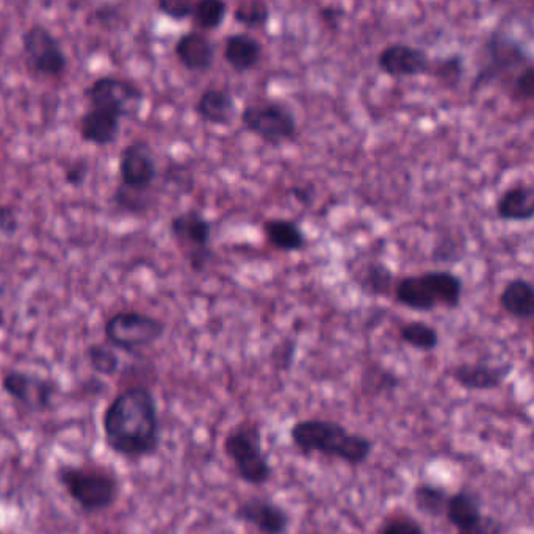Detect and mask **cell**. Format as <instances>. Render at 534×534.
Listing matches in <instances>:
<instances>
[{"label": "cell", "instance_id": "obj_4", "mask_svg": "<svg viewBox=\"0 0 534 534\" xmlns=\"http://www.w3.org/2000/svg\"><path fill=\"white\" fill-rule=\"evenodd\" d=\"M58 480L74 502L88 513L107 509L115 503L118 481L101 467L65 466L58 470Z\"/></svg>", "mask_w": 534, "mask_h": 534}, {"label": "cell", "instance_id": "obj_34", "mask_svg": "<svg viewBox=\"0 0 534 534\" xmlns=\"http://www.w3.org/2000/svg\"><path fill=\"white\" fill-rule=\"evenodd\" d=\"M193 7H195V4L188 2V0H160L159 4H157L160 13L170 19H174V21L192 18Z\"/></svg>", "mask_w": 534, "mask_h": 534}, {"label": "cell", "instance_id": "obj_12", "mask_svg": "<svg viewBox=\"0 0 534 534\" xmlns=\"http://www.w3.org/2000/svg\"><path fill=\"white\" fill-rule=\"evenodd\" d=\"M378 68L386 76L394 79L422 76L430 71L431 58L422 47L406 43H394L379 52Z\"/></svg>", "mask_w": 534, "mask_h": 534}, {"label": "cell", "instance_id": "obj_16", "mask_svg": "<svg viewBox=\"0 0 534 534\" xmlns=\"http://www.w3.org/2000/svg\"><path fill=\"white\" fill-rule=\"evenodd\" d=\"M394 296L395 303L406 307L409 311L425 314V312H433L439 307L433 287H431L425 273L405 276V278L395 282Z\"/></svg>", "mask_w": 534, "mask_h": 534}, {"label": "cell", "instance_id": "obj_11", "mask_svg": "<svg viewBox=\"0 0 534 534\" xmlns=\"http://www.w3.org/2000/svg\"><path fill=\"white\" fill-rule=\"evenodd\" d=\"M91 109L105 110L118 118H123L132 107H137L143 99L140 88L129 80L118 77H101L88 88Z\"/></svg>", "mask_w": 534, "mask_h": 534}, {"label": "cell", "instance_id": "obj_7", "mask_svg": "<svg viewBox=\"0 0 534 534\" xmlns=\"http://www.w3.org/2000/svg\"><path fill=\"white\" fill-rule=\"evenodd\" d=\"M171 234L184 249L185 259L195 273H203L212 259V224L199 210H187L171 220Z\"/></svg>", "mask_w": 534, "mask_h": 534}, {"label": "cell", "instance_id": "obj_32", "mask_svg": "<svg viewBox=\"0 0 534 534\" xmlns=\"http://www.w3.org/2000/svg\"><path fill=\"white\" fill-rule=\"evenodd\" d=\"M376 534H426V531L415 517L406 513H394L381 522Z\"/></svg>", "mask_w": 534, "mask_h": 534}, {"label": "cell", "instance_id": "obj_8", "mask_svg": "<svg viewBox=\"0 0 534 534\" xmlns=\"http://www.w3.org/2000/svg\"><path fill=\"white\" fill-rule=\"evenodd\" d=\"M165 332L159 318L140 312H118L105 325V337L113 347L135 351L157 342Z\"/></svg>", "mask_w": 534, "mask_h": 534}, {"label": "cell", "instance_id": "obj_5", "mask_svg": "<svg viewBox=\"0 0 534 534\" xmlns=\"http://www.w3.org/2000/svg\"><path fill=\"white\" fill-rule=\"evenodd\" d=\"M484 60L472 80V91L486 88L495 80L516 69L525 68L533 63L530 52L522 41L511 37L502 29L492 30L483 46Z\"/></svg>", "mask_w": 534, "mask_h": 534}, {"label": "cell", "instance_id": "obj_31", "mask_svg": "<svg viewBox=\"0 0 534 534\" xmlns=\"http://www.w3.org/2000/svg\"><path fill=\"white\" fill-rule=\"evenodd\" d=\"M270 5L264 0L240 2L234 10V21L246 29H264L270 21Z\"/></svg>", "mask_w": 534, "mask_h": 534}, {"label": "cell", "instance_id": "obj_28", "mask_svg": "<svg viewBox=\"0 0 534 534\" xmlns=\"http://www.w3.org/2000/svg\"><path fill=\"white\" fill-rule=\"evenodd\" d=\"M400 339L408 347L422 351V353L436 350L441 342L439 331L430 323L422 322V320H414L401 326Z\"/></svg>", "mask_w": 534, "mask_h": 534}, {"label": "cell", "instance_id": "obj_18", "mask_svg": "<svg viewBox=\"0 0 534 534\" xmlns=\"http://www.w3.org/2000/svg\"><path fill=\"white\" fill-rule=\"evenodd\" d=\"M497 217L511 223H527L534 217V188L531 184L519 182L513 187L506 188L498 198Z\"/></svg>", "mask_w": 534, "mask_h": 534}, {"label": "cell", "instance_id": "obj_20", "mask_svg": "<svg viewBox=\"0 0 534 534\" xmlns=\"http://www.w3.org/2000/svg\"><path fill=\"white\" fill-rule=\"evenodd\" d=\"M483 502L477 492L459 489L448 497L445 517L456 531L467 530L483 519Z\"/></svg>", "mask_w": 534, "mask_h": 534}, {"label": "cell", "instance_id": "obj_36", "mask_svg": "<svg viewBox=\"0 0 534 534\" xmlns=\"http://www.w3.org/2000/svg\"><path fill=\"white\" fill-rule=\"evenodd\" d=\"M296 343L292 339H284L273 350V362L281 369L287 370L292 367L295 359Z\"/></svg>", "mask_w": 534, "mask_h": 534}, {"label": "cell", "instance_id": "obj_15", "mask_svg": "<svg viewBox=\"0 0 534 534\" xmlns=\"http://www.w3.org/2000/svg\"><path fill=\"white\" fill-rule=\"evenodd\" d=\"M120 173L123 185L135 190H148L156 179V163L146 143H132L121 152Z\"/></svg>", "mask_w": 534, "mask_h": 534}, {"label": "cell", "instance_id": "obj_42", "mask_svg": "<svg viewBox=\"0 0 534 534\" xmlns=\"http://www.w3.org/2000/svg\"><path fill=\"white\" fill-rule=\"evenodd\" d=\"M4 323H5V315H4V311H2V307H0V328L4 326Z\"/></svg>", "mask_w": 534, "mask_h": 534}, {"label": "cell", "instance_id": "obj_29", "mask_svg": "<svg viewBox=\"0 0 534 534\" xmlns=\"http://www.w3.org/2000/svg\"><path fill=\"white\" fill-rule=\"evenodd\" d=\"M428 74L439 80L447 88L458 87L462 77L466 74V60L462 54L447 55V57L431 60Z\"/></svg>", "mask_w": 534, "mask_h": 534}, {"label": "cell", "instance_id": "obj_6", "mask_svg": "<svg viewBox=\"0 0 534 534\" xmlns=\"http://www.w3.org/2000/svg\"><path fill=\"white\" fill-rule=\"evenodd\" d=\"M240 121L248 132L271 146L295 140L298 132L295 113L289 105L271 99L246 105L240 113Z\"/></svg>", "mask_w": 534, "mask_h": 534}, {"label": "cell", "instance_id": "obj_39", "mask_svg": "<svg viewBox=\"0 0 534 534\" xmlns=\"http://www.w3.org/2000/svg\"><path fill=\"white\" fill-rule=\"evenodd\" d=\"M88 176V165L83 162H74L65 171V181L73 187H80Z\"/></svg>", "mask_w": 534, "mask_h": 534}, {"label": "cell", "instance_id": "obj_22", "mask_svg": "<svg viewBox=\"0 0 534 534\" xmlns=\"http://www.w3.org/2000/svg\"><path fill=\"white\" fill-rule=\"evenodd\" d=\"M498 301L509 317L524 322L534 317V289L528 279L513 278L506 282Z\"/></svg>", "mask_w": 534, "mask_h": 534}, {"label": "cell", "instance_id": "obj_19", "mask_svg": "<svg viewBox=\"0 0 534 534\" xmlns=\"http://www.w3.org/2000/svg\"><path fill=\"white\" fill-rule=\"evenodd\" d=\"M262 52V43L249 33H232L224 41V60L237 73H246L256 68L262 58Z\"/></svg>", "mask_w": 534, "mask_h": 534}, {"label": "cell", "instance_id": "obj_35", "mask_svg": "<svg viewBox=\"0 0 534 534\" xmlns=\"http://www.w3.org/2000/svg\"><path fill=\"white\" fill-rule=\"evenodd\" d=\"M514 91H516L517 96L524 101H531L534 98V66L531 65L525 66L519 74H517L516 79H514Z\"/></svg>", "mask_w": 534, "mask_h": 534}, {"label": "cell", "instance_id": "obj_40", "mask_svg": "<svg viewBox=\"0 0 534 534\" xmlns=\"http://www.w3.org/2000/svg\"><path fill=\"white\" fill-rule=\"evenodd\" d=\"M318 16L329 27H337L345 16V11L337 7H323L318 10Z\"/></svg>", "mask_w": 534, "mask_h": 534}, {"label": "cell", "instance_id": "obj_14", "mask_svg": "<svg viewBox=\"0 0 534 534\" xmlns=\"http://www.w3.org/2000/svg\"><path fill=\"white\" fill-rule=\"evenodd\" d=\"M2 387L11 398L32 409H46L51 406L54 397V381L33 378L22 372H10L2 379Z\"/></svg>", "mask_w": 534, "mask_h": 534}, {"label": "cell", "instance_id": "obj_21", "mask_svg": "<svg viewBox=\"0 0 534 534\" xmlns=\"http://www.w3.org/2000/svg\"><path fill=\"white\" fill-rule=\"evenodd\" d=\"M196 113L204 123L229 126L234 121L237 105L234 96L228 90L207 88L196 104Z\"/></svg>", "mask_w": 534, "mask_h": 534}, {"label": "cell", "instance_id": "obj_17", "mask_svg": "<svg viewBox=\"0 0 534 534\" xmlns=\"http://www.w3.org/2000/svg\"><path fill=\"white\" fill-rule=\"evenodd\" d=\"M176 57L184 68L193 73H203L215 62V46L201 32H187L179 38L174 47Z\"/></svg>", "mask_w": 534, "mask_h": 534}, {"label": "cell", "instance_id": "obj_24", "mask_svg": "<svg viewBox=\"0 0 534 534\" xmlns=\"http://www.w3.org/2000/svg\"><path fill=\"white\" fill-rule=\"evenodd\" d=\"M120 120L121 118L105 110H88L80 120V135L93 145H110L118 137Z\"/></svg>", "mask_w": 534, "mask_h": 534}, {"label": "cell", "instance_id": "obj_38", "mask_svg": "<svg viewBox=\"0 0 534 534\" xmlns=\"http://www.w3.org/2000/svg\"><path fill=\"white\" fill-rule=\"evenodd\" d=\"M18 232V218L16 213L10 207L0 204V234L15 235Z\"/></svg>", "mask_w": 534, "mask_h": 534}, {"label": "cell", "instance_id": "obj_30", "mask_svg": "<svg viewBox=\"0 0 534 534\" xmlns=\"http://www.w3.org/2000/svg\"><path fill=\"white\" fill-rule=\"evenodd\" d=\"M229 5L223 0H201L193 7V24L201 30H217L228 15Z\"/></svg>", "mask_w": 534, "mask_h": 534}, {"label": "cell", "instance_id": "obj_13", "mask_svg": "<svg viewBox=\"0 0 534 534\" xmlns=\"http://www.w3.org/2000/svg\"><path fill=\"white\" fill-rule=\"evenodd\" d=\"M514 365L509 364H459L450 370V378L461 389L470 392H489L505 384L513 373Z\"/></svg>", "mask_w": 534, "mask_h": 534}, {"label": "cell", "instance_id": "obj_25", "mask_svg": "<svg viewBox=\"0 0 534 534\" xmlns=\"http://www.w3.org/2000/svg\"><path fill=\"white\" fill-rule=\"evenodd\" d=\"M359 290L364 295L381 298L390 295L395 289V273L389 265L381 260H370L364 265L358 275L354 276Z\"/></svg>", "mask_w": 534, "mask_h": 534}, {"label": "cell", "instance_id": "obj_33", "mask_svg": "<svg viewBox=\"0 0 534 534\" xmlns=\"http://www.w3.org/2000/svg\"><path fill=\"white\" fill-rule=\"evenodd\" d=\"M87 356L94 372L101 373L104 376H112L118 372L120 359L116 356L115 351L110 350L109 347L99 345V343L91 345L87 350Z\"/></svg>", "mask_w": 534, "mask_h": 534}, {"label": "cell", "instance_id": "obj_41", "mask_svg": "<svg viewBox=\"0 0 534 534\" xmlns=\"http://www.w3.org/2000/svg\"><path fill=\"white\" fill-rule=\"evenodd\" d=\"M289 195H292L298 203L309 204L314 198V190L304 187H292L289 190Z\"/></svg>", "mask_w": 534, "mask_h": 534}, {"label": "cell", "instance_id": "obj_10", "mask_svg": "<svg viewBox=\"0 0 534 534\" xmlns=\"http://www.w3.org/2000/svg\"><path fill=\"white\" fill-rule=\"evenodd\" d=\"M234 519L256 528L260 534H287L292 525V517L284 506L259 495L243 500L235 509Z\"/></svg>", "mask_w": 534, "mask_h": 534}, {"label": "cell", "instance_id": "obj_1", "mask_svg": "<svg viewBox=\"0 0 534 534\" xmlns=\"http://www.w3.org/2000/svg\"><path fill=\"white\" fill-rule=\"evenodd\" d=\"M105 441L110 450L127 458L156 452L159 415L156 400L145 387L124 390L104 414Z\"/></svg>", "mask_w": 534, "mask_h": 534}, {"label": "cell", "instance_id": "obj_23", "mask_svg": "<svg viewBox=\"0 0 534 534\" xmlns=\"http://www.w3.org/2000/svg\"><path fill=\"white\" fill-rule=\"evenodd\" d=\"M265 239L284 253H298L306 248L307 239L300 224L287 218H270L262 224Z\"/></svg>", "mask_w": 534, "mask_h": 534}, {"label": "cell", "instance_id": "obj_27", "mask_svg": "<svg viewBox=\"0 0 534 534\" xmlns=\"http://www.w3.org/2000/svg\"><path fill=\"white\" fill-rule=\"evenodd\" d=\"M425 276L433 287L439 307L458 309L464 290L461 276L450 270L425 271Z\"/></svg>", "mask_w": 534, "mask_h": 534}, {"label": "cell", "instance_id": "obj_2", "mask_svg": "<svg viewBox=\"0 0 534 534\" xmlns=\"http://www.w3.org/2000/svg\"><path fill=\"white\" fill-rule=\"evenodd\" d=\"M293 447L304 456L322 455L358 467L372 456L373 441L351 433L336 420L306 419L293 423L289 431Z\"/></svg>", "mask_w": 534, "mask_h": 534}, {"label": "cell", "instance_id": "obj_3", "mask_svg": "<svg viewBox=\"0 0 534 534\" xmlns=\"http://www.w3.org/2000/svg\"><path fill=\"white\" fill-rule=\"evenodd\" d=\"M223 452L243 483L260 488L270 481L273 466L262 447L259 423L243 420L224 437Z\"/></svg>", "mask_w": 534, "mask_h": 534}, {"label": "cell", "instance_id": "obj_26", "mask_svg": "<svg viewBox=\"0 0 534 534\" xmlns=\"http://www.w3.org/2000/svg\"><path fill=\"white\" fill-rule=\"evenodd\" d=\"M448 497H450V492L444 486L428 483V481H420L412 489V502H414L415 509L431 519L445 517Z\"/></svg>", "mask_w": 534, "mask_h": 534}, {"label": "cell", "instance_id": "obj_9", "mask_svg": "<svg viewBox=\"0 0 534 534\" xmlns=\"http://www.w3.org/2000/svg\"><path fill=\"white\" fill-rule=\"evenodd\" d=\"M22 49L37 73L58 76L66 69V55L57 38L46 27L33 26L22 37Z\"/></svg>", "mask_w": 534, "mask_h": 534}, {"label": "cell", "instance_id": "obj_37", "mask_svg": "<svg viewBox=\"0 0 534 534\" xmlns=\"http://www.w3.org/2000/svg\"><path fill=\"white\" fill-rule=\"evenodd\" d=\"M456 534H503V524L495 517L484 514L477 525L467 530L456 531Z\"/></svg>", "mask_w": 534, "mask_h": 534}]
</instances>
